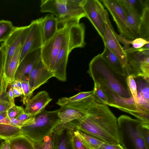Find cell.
Wrapping results in <instances>:
<instances>
[{
  "mask_svg": "<svg viewBox=\"0 0 149 149\" xmlns=\"http://www.w3.org/2000/svg\"><path fill=\"white\" fill-rule=\"evenodd\" d=\"M85 116L70 122L73 126L104 143L121 144L117 119L107 105L95 100L88 105Z\"/></svg>",
  "mask_w": 149,
  "mask_h": 149,
  "instance_id": "cell-1",
  "label": "cell"
},
{
  "mask_svg": "<svg viewBox=\"0 0 149 149\" xmlns=\"http://www.w3.org/2000/svg\"><path fill=\"white\" fill-rule=\"evenodd\" d=\"M94 83L105 86L120 97H132L127 84V77L115 72L100 54L90 61L87 71Z\"/></svg>",
  "mask_w": 149,
  "mask_h": 149,
  "instance_id": "cell-2",
  "label": "cell"
},
{
  "mask_svg": "<svg viewBox=\"0 0 149 149\" xmlns=\"http://www.w3.org/2000/svg\"><path fill=\"white\" fill-rule=\"evenodd\" d=\"M85 26L83 23L65 27L61 47L53 72L54 77L59 80L62 81L66 80V67L70 53L75 48H82L85 46Z\"/></svg>",
  "mask_w": 149,
  "mask_h": 149,
  "instance_id": "cell-3",
  "label": "cell"
},
{
  "mask_svg": "<svg viewBox=\"0 0 149 149\" xmlns=\"http://www.w3.org/2000/svg\"><path fill=\"white\" fill-rule=\"evenodd\" d=\"M82 0H42L40 11L49 12L56 18L58 29L79 23L80 19L86 17L81 5Z\"/></svg>",
  "mask_w": 149,
  "mask_h": 149,
  "instance_id": "cell-4",
  "label": "cell"
},
{
  "mask_svg": "<svg viewBox=\"0 0 149 149\" xmlns=\"http://www.w3.org/2000/svg\"><path fill=\"white\" fill-rule=\"evenodd\" d=\"M117 122L121 139H128L134 149H146L141 130L143 122L125 115L120 116Z\"/></svg>",
  "mask_w": 149,
  "mask_h": 149,
  "instance_id": "cell-5",
  "label": "cell"
},
{
  "mask_svg": "<svg viewBox=\"0 0 149 149\" xmlns=\"http://www.w3.org/2000/svg\"><path fill=\"white\" fill-rule=\"evenodd\" d=\"M30 29L29 25L23 26H15L8 38L1 44V47L3 49V74L16 51L19 47H22L23 46Z\"/></svg>",
  "mask_w": 149,
  "mask_h": 149,
  "instance_id": "cell-6",
  "label": "cell"
},
{
  "mask_svg": "<svg viewBox=\"0 0 149 149\" xmlns=\"http://www.w3.org/2000/svg\"><path fill=\"white\" fill-rule=\"evenodd\" d=\"M109 16L106 10L102 17L104 23V35L102 39L104 46L118 57L124 68L127 62V55L118 40L117 34L114 31Z\"/></svg>",
  "mask_w": 149,
  "mask_h": 149,
  "instance_id": "cell-7",
  "label": "cell"
},
{
  "mask_svg": "<svg viewBox=\"0 0 149 149\" xmlns=\"http://www.w3.org/2000/svg\"><path fill=\"white\" fill-rule=\"evenodd\" d=\"M65 27L58 29L54 35L41 48V59L47 68L52 72L61 49Z\"/></svg>",
  "mask_w": 149,
  "mask_h": 149,
  "instance_id": "cell-8",
  "label": "cell"
},
{
  "mask_svg": "<svg viewBox=\"0 0 149 149\" xmlns=\"http://www.w3.org/2000/svg\"><path fill=\"white\" fill-rule=\"evenodd\" d=\"M100 1L103 3L112 15L120 35L128 40H133L135 39L129 27L124 10L117 0H103Z\"/></svg>",
  "mask_w": 149,
  "mask_h": 149,
  "instance_id": "cell-9",
  "label": "cell"
},
{
  "mask_svg": "<svg viewBox=\"0 0 149 149\" xmlns=\"http://www.w3.org/2000/svg\"><path fill=\"white\" fill-rule=\"evenodd\" d=\"M58 112V109L51 111L44 110L36 116L32 122L20 127L23 134L30 138L37 129L56 126L60 122Z\"/></svg>",
  "mask_w": 149,
  "mask_h": 149,
  "instance_id": "cell-10",
  "label": "cell"
},
{
  "mask_svg": "<svg viewBox=\"0 0 149 149\" xmlns=\"http://www.w3.org/2000/svg\"><path fill=\"white\" fill-rule=\"evenodd\" d=\"M29 26L30 31L21 48L19 63L28 53L41 48L43 46L41 18L32 21Z\"/></svg>",
  "mask_w": 149,
  "mask_h": 149,
  "instance_id": "cell-11",
  "label": "cell"
},
{
  "mask_svg": "<svg viewBox=\"0 0 149 149\" xmlns=\"http://www.w3.org/2000/svg\"><path fill=\"white\" fill-rule=\"evenodd\" d=\"M41 48L28 53L19 63L15 80L28 81L31 71L41 58Z\"/></svg>",
  "mask_w": 149,
  "mask_h": 149,
  "instance_id": "cell-12",
  "label": "cell"
},
{
  "mask_svg": "<svg viewBox=\"0 0 149 149\" xmlns=\"http://www.w3.org/2000/svg\"><path fill=\"white\" fill-rule=\"evenodd\" d=\"M100 85L108 98V106L116 108L128 113L131 112L142 111L136 103L133 97L128 98L121 97L107 86L102 85Z\"/></svg>",
  "mask_w": 149,
  "mask_h": 149,
  "instance_id": "cell-13",
  "label": "cell"
},
{
  "mask_svg": "<svg viewBox=\"0 0 149 149\" xmlns=\"http://www.w3.org/2000/svg\"><path fill=\"white\" fill-rule=\"evenodd\" d=\"M81 5L86 17L91 23L102 39L104 35V22L95 0H82Z\"/></svg>",
  "mask_w": 149,
  "mask_h": 149,
  "instance_id": "cell-14",
  "label": "cell"
},
{
  "mask_svg": "<svg viewBox=\"0 0 149 149\" xmlns=\"http://www.w3.org/2000/svg\"><path fill=\"white\" fill-rule=\"evenodd\" d=\"M53 77H54L53 72L47 68L41 58L29 75L28 82L31 91L33 93Z\"/></svg>",
  "mask_w": 149,
  "mask_h": 149,
  "instance_id": "cell-15",
  "label": "cell"
},
{
  "mask_svg": "<svg viewBox=\"0 0 149 149\" xmlns=\"http://www.w3.org/2000/svg\"><path fill=\"white\" fill-rule=\"evenodd\" d=\"M52 100L46 91H40L31 98L25 104L24 113L30 115L36 116L44 110Z\"/></svg>",
  "mask_w": 149,
  "mask_h": 149,
  "instance_id": "cell-16",
  "label": "cell"
},
{
  "mask_svg": "<svg viewBox=\"0 0 149 149\" xmlns=\"http://www.w3.org/2000/svg\"><path fill=\"white\" fill-rule=\"evenodd\" d=\"M134 78L136 85L139 108L141 111L149 112V78L138 77Z\"/></svg>",
  "mask_w": 149,
  "mask_h": 149,
  "instance_id": "cell-17",
  "label": "cell"
},
{
  "mask_svg": "<svg viewBox=\"0 0 149 149\" xmlns=\"http://www.w3.org/2000/svg\"><path fill=\"white\" fill-rule=\"evenodd\" d=\"M41 18L43 45L57 32L58 30V22L56 17L53 14H49Z\"/></svg>",
  "mask_w": 149,
  "mask_h": 149,
  "instance_id": "cell-18",
  "label": "cell"
},
{
  "mask_svg": "<svg viewBox=\"0 0 149 149\" xmlns=\"http://www.w3.org/2000/svg\"><path fill=\"white\" fill-rule=\"evenodd\" d=\"M86 115L79 109L67 106H64L58 109V116L60 123L65 124L82 118Z\"/></svg>",
  "mask_w": 149,
  "mask_h": 149,
  "instance_id": "cell-19",
  "label": "cell"
},
{
  "mask_svg": "<svg viewBox=\"0 0 149 149\" xmlns=\"http://www.w3.org/2000/svg\"><path fill=\"white\" fill-rule=\"evenodd\" d=\"M22 47H19L16 51L5 73L2 76L1 79L4 80L9 85L15 81V74L19 64Z\"/></svg>",
  "mask_w": 149,
  "mask_h": 149,
  "instance_id": "cell-20",
  "label": "cell"
},
{
  "mask_svg": "<svg viewBox=\"0 0 149 149\" xmlns=\"http://www.w3.org/2000/svg\"><path fill=\"white\" fill-rule=\"evenodd\" d=\"M101 55L115 72L120 75L127 77L124 68L118 57L106 46H104L103 52Z\"/></svg>",
  "mask_w": 149,
  "mask_h": 149,
  "instance_id": "cell-21",
  "label": "cell"
},
{
  "mask_svg": "<svg viewBox=\"0 0 149 149\" xmlns=\"http://www.w3.org/2000/svg\"><path fill=\"white\" fill-rule=\"evenodd\" d=\"M124 8L132 10L141 16L144 8L149 6V0H117Z\"/></svg>",
  "mask_w": 149,
  "mask_h": 149,
  "instance_id": "cell-22",
  "label": "cell"
},
{
  "mask_svg": "<svg viewBox=\"0 0 149 149\" xmlns=\"http://www.w3.org/2000/svg\"><path fill=\"white\" fill-rule=\"evenodd\" d=\"M123 8L125 12L127 24L130 31L135 38H139V30L141 16L130 9Z\"/></svg>",
  "mask_w": 149,
  "mask_h": 149,
  "instance_id": "cell-23",
  "label": "cell"
},
{
  "mask_svg": "<svg viewBox=\"0 0 149 149\" xmlns=\"http://www.w3.org/2000/svg\"><path fill=\"white\" fill-rule=\"evenodd\" d=\"M75 135L81 140L86 149H98L104 142L78 130Z\"/></svg>",
  "mask_w": 149,
  "mask_h": 149,
  "instance_id": "cell-24",
  "label": "cell"
},
{
  "mask_svg": "<svg viewBox=\"0 0 149 149\" xmlns=\"http://www.w3.org/2000/svg\"><path fill=\"white\" fill-rule=\"evenodd\" d=\"M23 134L19 127L10 125L0 124V139L10 140Z\"/></svg>",
  "mask_w": 149,
  "mask_h": 149,
  "instance_id": "cell-25",
  "label": "cell"
},
{
  "mask_svg": "<svg viewBox=\"0 0 149 149\" xmlns=\"http://www.w3.org/2000/svg\"><path fill=\"white\" fill-rule=\"evenodd\" d=\"M139 37L149 41V6L144 8L141 15Z\"/></svg>",
  "mask_w": 149,
  "mask_h": 149,
  "instance_id": "cell-26",
  "label": "cell"
},
{
  "mask_svg": "<svg viewBox=\"0 0 149 149\" xmlns=\"http://www.w3.org/2000/svg\"><path fill=\"white\" fill-rule=\"evenodd\" d=\"M93 90L91 91L81 92L69 97H63L59 98L56 104L61 107L78 102L93 95Z\"/></svg>",
  "mask_w": 149,
  "mask_h": 149,
  "instance_id": "cell-27",
  "label": "cell"
},
{
  "mask_svg": "<svg viewBox=\"0 0 149 149\" xmlns=\"http://www.w3.org/2000/svg\"><path fill=\"white\" fill-rule=\"evenodd\" d=\"M9 141L10 149H34L31 140L23 134Z\"/></svg>",
  "mask_w": 149,
  "mask_h": 149,
  "instance_id": "cell-28",
  "label": "cell"
},
{
  "mask_svg": "<svg viewBox=\"0 0 149 149\" xmlns=\"http://www.w3.org/2000/svg\"><path fill=\"white\" fill-rule=\"evenodd\" d=\"M15 26L10 21L0 20V42H4L13 31Z\"/></svg>",
  "mask_w": 149,
  "mask_h": 149,
  "instance_id": "cell-29",
  "label": "cell"
},
{
  "mask_svg": "<svg viewBox=\"0 0 149 149\" xmlns=\"http://www.w3.org/2000/svg\"><path fill=\"white\" fill-rule=\"evenodd\" d=\"M94 83L93 95L95 100L97 102L108 105L109 100L106 94L99 84Z\"/></svg>",
  "mask_w": 149,
  "mask_h": 149,
  "instance_id": "cell-30",
  "label": "cell"
},
{
  "mask_svg": "<svg viewBox=\"0 0 149 149\" xmlns=\"http://www.w3.org/2000/svg\"><path fill=\"white\" fill-rule=\"evenodd\" d=\"M126 81L127 86L132 95L136 103L138 105L137 99L136 85L133 77L132 75H128L126 78Z\"/></svg>",
  "mask_w": 149,
  "mask_h": 149,
  "instance_id": "cell-31",
  "label": "cell"
},
{
  "mask_svg": "<svg viewBox=\"0 0 149 149\" xmlns=\"http://www.w3.org/2000/svg\"><path fill=\"white\" fill-rule=\"evenodd\" d=\"M22 88L23 97L21 100L24 104L25 105L31 98L33 93L30 89L28 81H21Z\"/></svg>",
  "mask_w": 149,
  "mask_h": 149,
  "instance_id": "cell-32",
  "label": "cell"
},
{
  "mask_svg": "<svg viewBox=\"0 0 149 149\" xmlns=\"http://www.w3.org/2000/svg\"><path fill=\"white\" fill-rule=\"evenodd\" d=\"M8 116L10 118H17L19 116L24 113V109L21 106L15 104L11 106L7 111Z\"/></svg>",
  "mask_w": 149,
  "mask_h": 149,
  "instance_id": "cell-33",
  "label": "cell"
},
{
  "mask_svg": "<svg viewBox=\"0 0 149 149\" xmlns=\"http://www.w3.org/2000/svg\"><path fill=\"white\" fill-rule=\"evenodd\" d=\"M144 123L149 124V112L134 111L130 113Z\"/></svg>",
  "mask_w": 149,
  "mask_h": 149,
  "instance_id": "cell-34",
  "label": "cell"
},
{
  "mask_svg": "<svg viewBox=\"0 0 149 149\" xmlns=\"http://www.w3.org/2000/svg\"><path fill=\"white\" fill-rule=\"evenodd\" d=\"M141 130L146 149H149V124L143 123Z\"/></svg>",
  "mask_w": 149,
  "mask_h": 149,
  "instance_id": "cell-35",
  "label": "cell"
},
{
  "mask_svg": "<svg viewBox=\"0 0 149 149\" xmlns=\"http://www.w3.org/2000/svg\"><path fill=\"white\" fill-rule=\"evenodd\" d=\"M149 42V41L142 38H138L133 40H131L130 45H132L133 48L137 49L141 48L145 44Z\"/></svg>",
  "mask_w": 149,
  "mask_h": 149,
  "instance_id": "cell-36",
  "label": "cell"
},
{
  "mask_svg": "<svg viewBox=\"0 0 149 149\" xmlns=\"http://www.w3.org/2000/svg\"><path fill=\"white\" fill-rule=\"evenodd\" d=\"M98 149H125L120 144H112L103 143Z\"/></svg>",
  "mask_w": 149,
  "mask_h": 149,
  "instance_id": "cell-37",
  "label": "cell"
},
{
  "mask_svg": "<svg viewBox=\"0 0 149 149\" xmlns=\"http://www.w3.org/2000/svg\"><path fill=\"white\" fill-rule=\"evenodd\" d=\"M6 96L7 99L10 103L11 106L15 105L14 98L13 97V86L12 84L10 85V88L7 92V91Z\"/></svg>",
  "mask_w": 149,
  "mask_h": 149,
  "instance_id": "cell-38",
  "label": "cell"
},
{
  "mask_svg": "<svg viewBox=\"0 0 149 149\" xmlns=\"http://www.w3.org/2000/svg\"><path fill=\"white\" fill-rule=\"evenodd\" d=\"M11 105L7 100H4L0 101V113L4 111H7L10 107Z\"/></svg>",
  "mask_w": 149,
  "mask_h": 149,
  "instance_id": "cell-39",
  "label": "cell"
},
{
  "mask_svg": "<svg viewBox=\"0 0 149 149\" xmlns=\"http://www.w3.org/2000/svg\"><path fill=\"white\" fill-rule=\"evenodd\" d=\"M73 141L76 149H86L81 139L75 135L74 137Z\"/></svg>",
  "mask_w": 149,
  "mask_h": 149,
  "instance_id": "cell-40",
  "label": "cell"
},
{
  "mask_svg": "<svg viewBox=\"0 0 149 149\" xmlns=\"http://www.w3.org/2000/svg\"><path fill=\"white\" fill-rule=\"evenodd\" d=\"M47 140L41 146L40 149H52V139L51 135L47 137Z\"/></svg>",
  "mask_w": 149,
  "mask_h": 149,
  "instance_id": "cell-41",
  "label": "cell"
},
{
  "mask_svg": "<svg viewBox=\"0 0 149 149\" xmlns=\"http://www.w3.org/2000/svg\"><path fill=\"white\" fill-rule=\"evenodd\" d=\"M3 73V53L2 48L0 47V82Z\"/></svg>",
  "mask_w": 149,
  "mask_h": 149,
  "instance_id": "cell-42",
  "label": "cell"
},
{
  "mask_svg": "<svg viewBox=\"0 0 149 149\" xmlns=\"http://www.w3.org/2000/svg\"><path fill=\"white\" fill-rule=\"evenodd\" d=\"M13 91L14 98L23 95L22 90L18 87H13Z\"/></svg>",
  "mask_w": 149,
  "mask_h": 149,
  "instance_id": "cell-43",
  "label": "cell"
},
{
  "mask_svg": "<svg viewBox=\"0 0 149 149\" xmlns=\"http://www.w3.org/2000/svg\"><path fill=\"white\" fill-rule=\"evenodd\" d=\"M35 116H36L30 115L24 113L20 115L16 119L26 121L29 120Z\"/></svg>",
  "mask_w": 149,
  "mask_h": 149,
  "instance_id": "cell-44",
  "label": "cell"
},
{
  "mask_svg": "<svg viewBox=\"0 0 149 149\" xmlns=\"http://www.w3.org/2000/svg\"><path fill=\"white\" fill-rule=\"evenodd\" d=\"M67 142L65 137H63L60 140L58 145V149H66Z\"/></svg>",
  "mask_w": 149,
  "mask_h": 149,
  "instance_id": "cell-45",
  "label": "cell"
},
{
  "mask_svg": "<svg viewBox=\"0 0 149 149\" xmlns=\"http://www.w3.org/2000/svg\"><path fill=\"white\" fill-rule=\"evenodd\" d=\"M10 143L9 140H5L3 143L0 149H10Z\"/></svg>",
  "mask_w": 149,
  "mask_h": 149,
  "instance_id": "cell-46",
  "label": "cell"
},
{
  "mask_svg": "<svg viewBox=\"0 0 149 149\" xmlns=\"http://www.w3.org/2000/svg\"><path fill=\"white\" fill-rule=\"evenodd\" d=\"M8 116L7 111H4L0 113V121Z\"/></svg>",
  "mask_w": 149,
  "mask_h": 149,
  "instance_id": "cell-47",
  "label": "cell"
},
{
  "mask_svg": "<svg viewBox=\"0 0 149 149\" xmlns=\"http://www.w3.org/2000/svg\"><path fill=\"white\" fill-rule=\"evenodd\" d=\"M4 141V140L3 139H0V149H1V147Z\"/></svg>",
  "mask_w": 149,
  "mask_h": 149,
  "instance_id": "cell-48",
  "label": "cell"
}]
</instances>
